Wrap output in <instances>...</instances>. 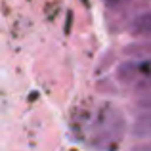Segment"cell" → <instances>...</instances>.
Here are the masks:
<instances>
[{
    "label": "cell",
    "instance_id": "6da1fadb",
    "mask_svg": "<svg viewBox=\"0 0 151 151\" xmlns=\"http://www.w3.org/2000/svg\"><path fill=\"white\" fill-rule=\"evenodd\" d=\"M82 122L86 126L90 144L94 147H115L122 140L126 130L124 115L115 105H109V103L100 105Z\"/></svg>",
    "mask_w": 151,
    "mask_h": 151
},
{
    "label": "cell",
    "instance_id": "7a4b0ae2",
    "mask_svg": "<svg viewBox=\"0 0 151 151\" xmlns=\"http://www.w3.org/2000/svg\"><path fill=\"white\" fill-rule=\"evenodd\" d=\"M115 78L122 86L136 92H151V55H140L134 59H126L115 71Z\"/></svg>",
    "mask_w": 151,
    "mask_h": 151
},
{
    "label": "cell",
    "instance_id": "3957f363",
    "mask_svg": "<svg viewBox=\"0 0 151 151\" xmlns=\"http://www.w3.org/2000/svg\"><path fill=\"white\" fill-rule=\"evenodd\" d=\"M138 107L142 109V113L132 124V134L138 138H151V92L138 101Z\"/></svg>",
    "mask_w": 151,
    "mask_h": 151
},
{
    "label": "cell",
    "instance_id": "277c9868",
    "mask_svg": "<svg viewBox=\"0 0 151 151\" xmlns=\"http://www.w3.org/2000/svg\"><path fill=\"white\" fill-rule=\"evenodd\" d=\"M130 33L136 37H144V38H151V10L144 12V14L136 15L130 25Z\"/></svg>",
    "mask_w": 151,
    "mask_h": 151
},
{
    "label": "cell",
    "instance_id": "5b68a950",
    "mask_svg": "<svg viewBox=\"0 0 151 151\" xmlns=\"http://www.w3.org/2000/svg\"><path fill=\"white\" fill-rule=\"evenodd\" d=\"M109 2H121V0H109Z\"/></svg>",
    "mask_w": 151,
    "mask_h": 151
}]
</instances>
